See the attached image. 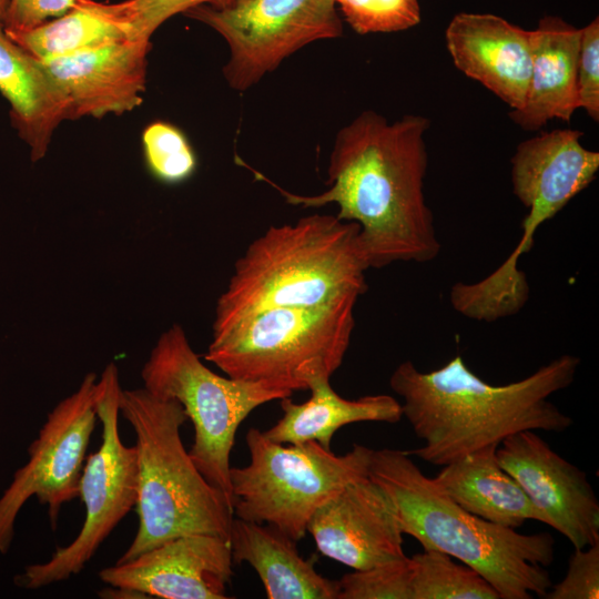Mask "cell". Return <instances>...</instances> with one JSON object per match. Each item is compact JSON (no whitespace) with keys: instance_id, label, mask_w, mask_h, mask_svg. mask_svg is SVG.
<instances>
[{"instance_id":"4fadbf2b","label":"cell","mask_w":599,"mask_h":599,"mask_svg":"<svg viewBox=\"0 0 599 599\" xmlns=\"http://www.w3.org/2000/svg\"><path fill=\"white\" fill-rule=\"evenodd\" d=\"M229 538L187 534L99 571L108 586L162 599H226L232 577Z\"/></svg>"},{"instance_id":"1f68e13d","label":"cell","mask_w":599,"mask_h":599,"mask_svg":"<svg viewBox=\"0 0 599 599\" xmlns=\"http://www.w3.org/2000/svg\"><path fill=\"white\" fill-rule=\"evenodd\" d=\"M9 0H0V21H3V18L7 12Z\"/></svg>"},{"instance_id":"4316f807","label":"cell","mask_w":599,"mask_h":599,"mask_svg":"<svg viewBox=\"0 0 599 599\" xmlns=\"http://www.w3.org/2000/svg\"><path fill=\"white\" fill-rule=\"evenodd\" d=\"M345 22L358 34L408 30L420 22L418 0H335Z\"/></svg>"},{"instance_id":"7a4b0ae2","label":"cell","mask_w":599,"mask_h":599,"mask_svg":"<svg viewBox=\"0 0 599 599\" xmlns=\"http://www.w3.org/2000/svg\"><path fill=\"white\" fill-rule=\"evenodd\" d=\"M580 363L578 356L564 354L506 385L485 382L460 355L430 372H420L410 361L400 363L389 386L403 398V416L424 441L406 454L445 466L499 446L518 432H565L573 420L549 398L573 383Z\"/></svg>"},{"instance_id":"8992f818","label":"cell","mask_w":599,"mask_h":599,"mask_svg":"<svg viewBox=\"0 0 599 599\" xmlns=\"http://www.w3.org/2000/svg\"><path fill=\"white\" fill-rule=\"evenodd\" d=\"M355 300L316 307H267L212 327L204 359L229 377L306 390L342 365L355 327Z\"/></svg>"},{"instance_id":"484cf974","label":"cell","mask_w":599,"mask_h":599,"mask_svg":"<svg viewBox=\"0 0 599 599\" xmlns=\"http://www.w3.org/2000/svg\"><path fill=\"white\" fill-rule=\"evenodd\" d=\"M337 586V599H413L410 558L345 573Z\"/></svg>"},{"instance_id":"2e32d148","label":"cell","mask_w":599,"mask_h":599,"mask_svg":"<svg viewBox=\"0 0 599 599\" xmlns=\"http://www.w3.org/2000/svg\"><path fill=\"white\" fill-rule=\"evenodd\" d=\"M445 40L456 68L480 82L511 110L526 99L531 69V31L491 13L459 12Z\"/></svg>"},{"instance_id":"d4e9b609","label":"cell","mask_w":599,"mask_h":599,"mask_svg":"<svg viewBox=\"0 0 599 599\" xmlns=\"http://www.w3.org/2000/svg\"><path fill=\"white\" fill-rule=\"evenodd\" d=\"M142 145L148 170L158 181L177 184L194 174L196 155L186 135L174 124L150 123L142 133Z\"/></svg>"},{"instance_id":"ba28073f","label":"cell","mask_w":599,"mask_h":599,"mask_svg":"<svg viewBox=\"0 0 599 599\" xmlns=\"http://www.w3.org/2000/svg\"><path fill=\"white\" fill-rule=\"evenodd\" d=\"M251 460L231 467L233 515L268 525L296 542L313 512L348 484L368 477L370 448L354 444L337 456L316 441L284 446L250 428Z\"/></svg>"},{"instance_id":"52a82bcc","label":"cell","mask_w":599,"mask_h":599,"mask_svg":"<svg viewBox=\"0 0 599 599\" xmlns=\"http://www.w3.org/2000/svg\"><path fill=\"white\" fill-rule=\"evenodd\" d=\"M141 377L150 393L182 405L194 427L190 457L232 504L230 455L240 425L258 406L293 392L217 375L200 359L179 324L160 335Z\"/></svg>"},{"instance_id":"603a6c76","label":"cell","mask_w":599,"mask_h":599,"mask_svg":"<svg viewBox=\"0 0 599 599\" xmlns=\"http://www.w3.org/2000/svg\"><path fill=\"white\" fill-rule=\"evenodd\" d=\"M8 35L41 62L67 58L124 40H134L120 2L75 0L58 18Z\"/></svg>"},{"instance_id":"277c9868","label":"cell","mask_w":599,"mask_h":599,"mask_svg":"<svg viewBox=\"0 0 599 599\" xmlns=\"http://www.w3.org/2000/svg\"><path fill=\"white\" fill-rule=\"evenodd\" d=\"M355 222L311 214L268 227L235 262L213 327L267 307H316L357 301L368 266Z\"/></svg>"},{"instance_id":"5bb4252c","label":"cell","mask_w":599,"mask_h":599,"mask_svg":"<svg viewBox=\"0 0 599 599\" xmlns=\"http://www.w3.org/2000/svg\"><path fill=\"white\" fill-rule=\"evenodd\" d=\"M306 532L322 555L354 570L406 557L395 505L369 477L348 484L321 505Z\"/></svg>"},{"instance_id":"7402d4cb","label":"cell","mask_w":599,"mask_h":599,"mask_svg":"<svg viewBox=\"0 0 599 599\" xmlns=\"http://www.w3.org/2000/svg\"><path fill=\"white\" fill-rule=\"evenodd\" d=\"M311 397L297 404L290 397L280 399L283 416L264 432L272 441L301 445L316 441L331 449L334 434L343 426L358 422L395 424L403 417L402 404L390 395H367L356 399L339 396L329 378L309 383Z\"/></svg>"},{"instance_id":"9a60e30c","label":"cell","mask_w":599,"mask_h":599,"mask_svg":"<svg viewBox=\"0 0 599 599\" xmlns=\"http://www.w3.org/2000/svg\"><path fill=\"white\" fill-rule=\"evenodd\" d=\"M151 48L129 39L42 63L68 94L69 120L121 115L143 101Z\"/></svg>"},{"instance_id":"5b68a950","label":"cell","mask_w":599,"mask_h":599,"mask_svg":"<svg viewBox=\"0 0 599 599\" xmlns=\"http://www.w3.org/2000/svg\"><path fill=\"white\" fill-rule=\"evenodd\" d=\"M120 413L135 434L139 527L116 562L187 534L230 536L233 507L200 473L181 439L187 416L145 387L122 389Z\"/></svg>"},{"instance_id":"d6986e66","label":"cell","mask_w":599,"mask_h":599,"mask_svg":"<svg viewBox=\"0 0 599 599\" xmlns=\"http://www.w3.org/2000/svg\"><path fill=\"white\" fill-rule=\"evenodd\" d=\"M580 29L558 17H545L531 30V69L525 103L510 119L527 131L549 120L569 122L577 105Z\"/></svg>"},{"instance_id":"83f0119b","label":"cell","mask_w":599,"mask_h":599,"mask_svg":"<svg viewBox=\"0 0 599 599\" xmlns=\"http://www.w3.org/2000/svg\"><path fill=\"white\" fill-rule=\"evenodd\" d=\"M234 0H125L120 2L130 23L134 40L151 41L152 34L171 17L186 10L207 4L225 8Z\"/></svg>"},{"instance_id":"30bf717a","label":"cell","mask_w":599,"mask_h":599,"mask_svg":"<svg viewBox=\"0 0 599 599\" xmlns=\"http://www.w3.org/2000/svg\"><path fill=\"white\" fill-rule=\"evenodd\" d=\"M183 14L226 41L230 59L223 75L238 92L257 84L303 47L343 34L335 0H234L220 9L195 6Z\"/></svg>"},{"instance_id":"ffe728a7","label":"cell","mask_w":599,"mask_h":599,"mask_svg":"<svg viewBox=\"0 0 599 599\" xmlns=\"http://www.w3.org/2000/svg\"><path fill=\"white\" fill-rule=\"evenodd\" d=\"M229 540L233 561L256 571L268 599H337V580L318 573L296 541L275 528L233 518Z\"/></svg>"},{"instance_id":"e0dca14e","label":"cell","mask_w":599,"mask_h":599,"mask_svg":"<svg viewBox=\"0 0 599 599\" xmlns=\"http://www.w3.org/2000/svg\"><path fill=\"white\" fill-rule=\"evenodd\" d=\"M583 133L556 129L521 142L511 158V185L521 204L540 200L559 212L590 185L599 152L586 149Z\"/></svg>"},{"instance_id":"9c48e42d","label":"cell","mask_w":599,"mask_h":599,"mask_svg":"<svg viewBox=\"0 0 599 599\" xmlns=\"http://www.w3.org/2000/svg\"><path fill=\"white\" fill-rule=\"evenodd\" d=\"M121 385L118 367L110 363L97 382L95 409L102 424L101 444L87 458L79 485L85 508L78 536L51 558L27 566L14 577L16 586L39 589L80 573L118 524L135 506L138 456L119 433Z\"/></svg>"},{"instance_id":"44dd1931","label":"cell","mask_w":599,"mask_h":599,"mask_svg":"<svg viewBox=\"0 0 599 599\" xmlns=\"http://www.w3.org/2000/svg\"><path fill=\"white\" fill-rule=\"evenodd\" d=\"M497 447L486 446L443 466L433 481L463 509L493 524L516 529L527 520L544 522L541 512L498 463Z\"/></svg>"},{"instance_id":"7c38bea8","label":"cell","mask_w":599,"mask_h":599,"mask_svg":"<svg viewBox=\"0 0 599 599\" xmlns=\"http://www.w3.org/2000/svg\"><path fill=\"white\" fill-rule=\"evenodd\" d=\"M496 457L541 512L544 524L562 534L575 549L599 541V501L586 471L535 430L506 437Z\"/></svg>"},{"instance_id":"cb8c5ba5","label":"cell","mask_w":599,"mask_h":599,"mask_svg":"<svg viewBox=\"0 0 599 599\" xmlns=\"http://www.w3.org/2000/svg\"><path fill=\"white\" fill-rule=\"evenodd\" d=\"M413 599H500L475 569L438 550L410 557Z\"/></svg>"},{"instance_id":"4dcf8cb0","label":"cell","mask_w":599,"mask_h":599,"mask_svg":"<svg viewBox=\"0 0 599 599\" xmlns=\"http://www.w3.org/2000/svg\"><path fill=\"white\" fill-rule=\"evenodd\" d=\"M75 0H9L3 26L7 31H23L71 9Z\"/></svg>"},{"instance_id":"ac0fdd59","label":"cell","mask_w":599,"mask_h":599,"mask_svg":"<svg viewBox=\"0 0 599 599\" xmlns=\"http://www.w3.org/2000/svg\"><path fill=\"white\" fill-rule=\"evenodd\" d=\"M0 93L10 104V120L41 160L57 126L69 120V98L47 67L13 41L0 21Z\"/></svg>"},{"instance_id":"f1b7e54d","label":"cell","mask_w":599,"mask_h":599,"mask_svg":"<svg viewBox=\"0 0 599 599\" xmlns=\"http://www.w3.org/2000/svg\"><path fill=\"white\" fill-rule=\"evenodd\" d=\"M547 599H598L599 598V541L575 549L561 581L552 585Z\"/></svg>"},{"instance_id":"f546056e","label":"cell","mask_w":599,"mask_h":599,"mask_svg":"<svg viewBox=\"0 0 599 599\" xmlns=\"http://www.w3.org/2000/svg\"><path fill=\"white\" fill-rule=\"evenodd\" d=\"M577 105L599 121V20L580 29L577 61Z\"/></svg>"},{"instance_id":"6da1fadb","label":"cell","mask_w":599,"mask_h":599,"mask_svg":"<svg viewBox=\"0 0 599 599\" xmlns=\"http://www.w3.org/2000/svg\"><path fill=\"white\" fill-rule=\"evenodd\" d=\"M428 128L429 120L422 115L407 114L388 123L373 110L363 111L337 132L327 167L328 189L317 195L291 193L241 158L235 162L291 205L337 204L336 216L359 227L358 243L368 268L427 263L441 248L424 194Z\"/></svg>"},{"instance_id":"8fae6325","label":"cell","mask_w":599,"mask_h":599,"mask_svg":"<svg viewBox=\"0 0 599 599\" xmlns=\"http://www.w3.org/2000/svg\"><path fill=\"white\" fill-rule=\"evenodd\" d=\"M97 382V375L88 373L78 389L53 407L28 448V461L0 496V555L10 549L19 511L31 497L48 508L53 529L62 506L79 497L84 459L98 419Z\"/></svg>"},{"instance_id":"3957f363","label":"cell","mask_w":599,"mask_h":599,"mask_svg":"<svg viewBox=\"0 0 599 599\" xmlns=\"http://www.w3.org/2000/svg\"><path fill=\"white\" fill-rule=\"evenodd\" d=\"M368 477L392 498L403 534L475 569L500 599L545 597L552 586L545 569L555 557L550 534H520L466 511L406 451L373 449Z\"/></svg>"}]
</instances>
